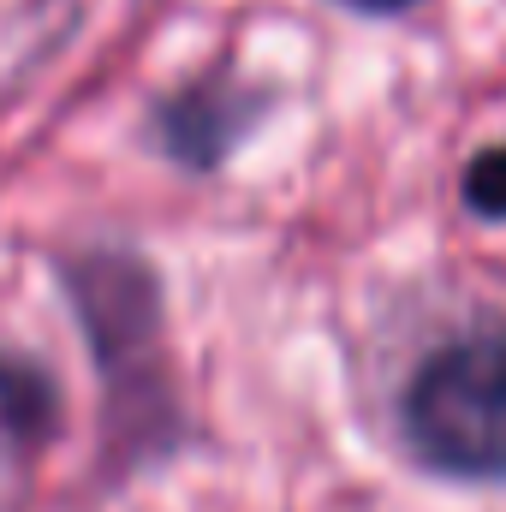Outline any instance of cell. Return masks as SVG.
Returning a JSON list of instances; mask_svg holds the SVG:
<instances>
[{"instance_id": "2", "label": "cell", "mask_w": 506, "mask_h": 512, "mask_svg": "<svg viewBox=\"0 0 506 512\" xmlns=\"http://www.w3.org/2000/svg\"><path fill=\"white\" fill-rule=\"evenodd\" d=\"M465 197H471V209H483V215H506V143L471 161Z\"/></svg>"}, {"instance_id": "1", "label": "cell", "mask_w": 506, "mask_h": 512, "mask_svg": "<svg viewBox=\"0 0 506 512\" xmlns=\"http://www.w3.org/2000/svg\"><path fill=\"white\" fill-rule=\"evenodd\" d=\"M417 453L453 477H506V328L441 346L405 399Z\"/></svg>"}, {"instance_id": "3", "label": "cell", "mask_w": 506, "mask_h": 512, "mask_svg": "<svg viewBox=\"0 0 506 512\" xmlns=\"http://www.w3.org/2000/svg\"><path fill=\"white\" fill-rule=\"evenodd\" d=\"M364 6H411V0H364Z\"/></svg>"}]
</instances>
